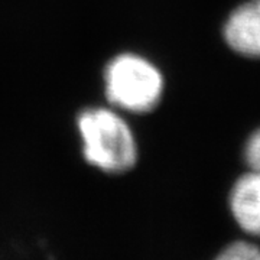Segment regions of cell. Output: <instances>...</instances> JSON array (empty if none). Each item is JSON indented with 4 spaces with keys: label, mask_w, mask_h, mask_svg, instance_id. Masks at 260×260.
I'll use <instances>...</instances> for the list:
<instances>
[{
    "label": "cell",
    "mask_w": 260,
    "mask_h": 260,
    "mask_svg": "<svg viewBox=\"0 0 260 260\" xmlns=\"http://www.w3.org/2000/svg\"><path fill=\"white\" fill-rule=\"evenodd\" d=\"M77 127L85 160L107 174H121L135 167L138 145L133 132L114 110L93 107L80 113Z\"/></svg>",
    "instance_id": "1"
},
{
    "label": "cell",
    "mask_w": 260,
    "mask_h": 260,
    "mask_svg": "<svg viewBox=\"0 0 260 260\" xmlns=\"http://www.w3.org/2000/svg\"><path fill=\"white\" fill-rule=\"evenodd\" d=\"M107 100L130 113L153 110L164 94V75L158 67L138 54L114 56L104 70Z\"/></svg>",
    "instance_id": "2"
},
{
    "label": "cell",
    "mask_w": 260,
    "mask_h": 260,
    "mask_svg": "<svg viewBox=\"0 0 260 260\" xmlns=\"http://www.w3.org/2000/svg\"><path fill=\"white\" fill-rule=\"evenodd\" d=\"M223 38L237 55L260 59V0L239 5L225 19Z\"/></svg>",
    "instance_id": "3"
},
{
    "label": "cell",
    "mask_w": 260,
    "mask_h": 260,
    "mask_svg": "<svg viewBox=\"0 0 260 260\" xmlns=\"http://www.w3.org/2000/svg\"><path fill=\"white\" fill-rule=\"evenodd\" d=\"M229 207L242 232L260 237V172L249 169L237 178L230 191Z\"/></svg>",
    "instance_id": "4"
},
{
    "label": "cell",
    "mask_w": 260,
    "mask_h": 260,
    "mask_svg": "<svg viewBox=\"0 0 260 260\" xmlns=\"http://www.w3.org/2000/svg\"><path fill=\"white\" fill-rule=\"evenodd\" d=\"M220 260H260V247L246 240L234 242L218 253Z\"/></svg>",
    "instance_id": "5"
},
{
    "label": "cell",
    "mask_w": 260,
    "mask_h": 260,
    "mask_svg": "<svg viewBox=\"0 0 260 260\" xmlns=\"http://www.w3.org/2000/svg\"><path fill=\"white\" fill-rule=\"evenodd\" d=\"M243 155L249 169L260 172V127L254 130L246 140Z\"/></svg>",
    "instance_id": "6"
}]
</instances>
